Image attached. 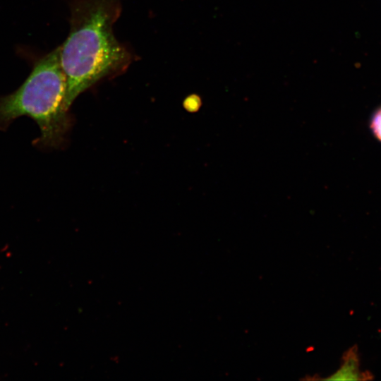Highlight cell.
<instances>
[{
  "instance_id": "obj_1",
  "label": "cell",
  "mask_w": 381,
  "mask_h": 381,
  "mask_svg": "<svg viewBox=\"0 0 381 381\" xmlns=\"http://www.w3.org/2000/svg\"><path fill=\"white\" fill-rule=\"evenodd\" d=\"M121 11V0H73L70 32L59 47L68 109L83 92L129 65L131 54L113 30Z\"/></svg>"
},
{
  "instance_id": "obj_2",
  "label": "cell",
  "mask_w": 381,
  "mask_h": 381,
  "mask_svg": "<svg viewBox=\"0 0 381 381\" xmlns=\"http://www.w3.org/2000/svg\"><path fill=\"white\" fill-rule=\"evenodd\" d=\"M66 79L59 47L39 59L24 83L11 94L0 97V128L21 116L32 119L41 135L35 143L58 147L69 126L66 105Z\"/></svg>"
},
{
  "instance_id": "obj_3",
  "label": "cell",
  "mask_w": 381,
  "mask_h": 381,
  "mask_svg": "<svg viewBox=\"0 0 381 381\" xmlns=\"http://www.w3.org/2000/svg\"><path fill=\"white\" fill-rule=\"evenodd\" d=\"M372 375L368 372L360 370L357 348L349 349L344 354L339 369L325 380H369Z\"/></svg>"
},
{
  "instance_id": "obj_4",
  "label": "cell",
  "mask_w": 381,
  "mask_h": 381,
  "mask_svg": "<svg viewBox=\"0 0 381 381\" xmlns=\"http://www.w3.org/2000/svg\"><path fill=\"white\" fill-rule=\"evenodd\" d=\"M370 128L374 136L381 142V106L373 112L370 121Z\"/></svg>"
}]
</instances>
